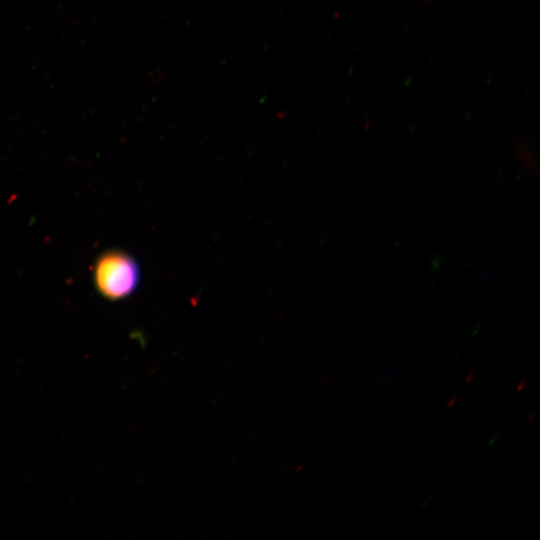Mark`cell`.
I'll use <instances>...</instances> for the list:
<instances>
[{"instance_id": "6da1fadb", "label": "cell", "mask_w": 540, "mask_h": 540, "mask_svg": "<svg viewBox=\"0 0 540 540\" xmlns=\"http://www.w3.org/2000/svg\"><path fill=\"white\" fill-rule=\"evenodd\" d=\"M94 283L98 292L108 300H122L138 287L140 269L136 260L123 251L102 254L94 266Z\"/></svg>"}]
</instances>
